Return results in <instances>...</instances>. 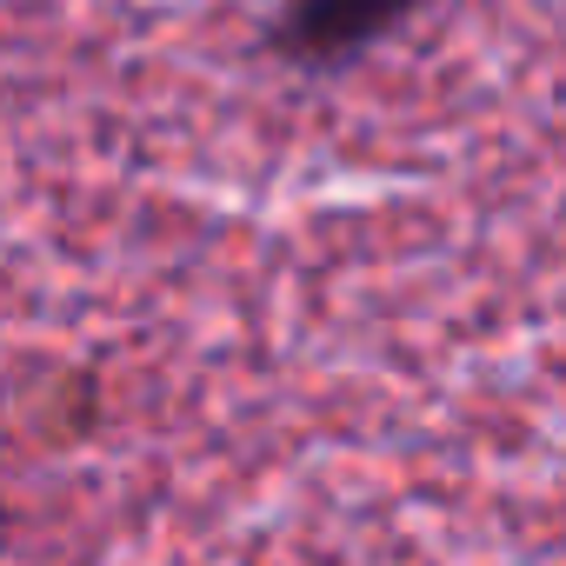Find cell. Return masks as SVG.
Here are the masks:
<instances>
[{
    "mask_svg": "<svg viewBox=\"0 0 566 566\" xmlns=\"http://www.w3.org/2000/svg\"><path fill=\"white\" fill-rule=\"evenodd\" d=\"M427 0H273L266 48L307 74H347L387 34H400Z\"/></svg>",
    "mask_w": 566,
    "mask_h": 566,
    "instance_id": "obj_1",
    "label": "cell"
}]
</instances>
